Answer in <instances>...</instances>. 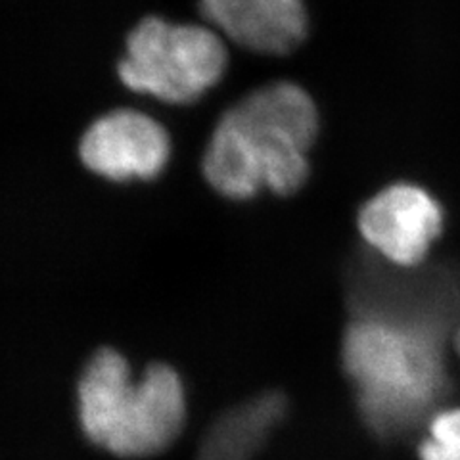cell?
<instances>
[{"label": "cell", "instance_id": "obj_9", "mask_svg": "<svg viewBox=\"0 0 460 460\" xmlns=\"http://www.w3.org/2000/svg\"><path fill=\"white\" fill-rule=\"evenodd\" d=\"M419 455L420 460H460V409L434 416Z\"/></svg>", "mask_w": 460, "mask_h": 460}, {"label": "cell", "instance_id": "obj_7", "mask_svg": "<svg viewBox=\"0 0 460 460\" xmlns=\"http://www.w3.org/2000/svg\"><path fill=\"white\" fill-rule=\"evenodd\" d=\"M208 25L255 54L284 56L307 37L304 0H198Z\"/></svg>", "mask_w": 460, "mask_h": 460}, {"label": "cell", "instance_id": "obj_6", "mask_svg": "<svg viewBox=\"0 0 460 460\" xmlns=\"http://www.w3.org/2000/svg\"><path fill=\"white\" fill-rule=\"evenodd\" d=\"M79 155L84 167L110 181L154 179L171 157V138L150 115L113 110L86 128Z\"/></svg>", "mask_w": 460, "mask_h": 460}, {"label": "cell", "instance_id": "obj_2", "mask_svg": "<svg viewBox=\"0 0 460 460\" xmlns=\"http://www.w3.org/2000/svg\"><path fill=\"white\" fill-rule=\"evenodd\" d=\"M319 131V106L304 86L263 84L221 115L204 152V177L230 199H250L261 190L296 194L307 184Z\"/></svg>", "mask_w": 460, "mask_h": 460}, {"label": "cell", "instance_id": "obj_5", "mask_svg": "<svg viewBox=\"0 0 460 460\" xmlns=\"http://www.w3.org/2000/svg\"><path fill=\"white\" fill-rule=\"evenodd\" d=\"M439 199L414 182H394L368 198L357 215L363 240L385 261L412 269L443 233Z\"/></svg>", "mask_w": 460, "mask_h": 460}, {"label": "cell", "instance_id": "obj_10", "mask_svg": "<svg viewBox=\"0 0 460 460\" xmlns=\"http://www.w3.org/2000/svg\"><path fill=\"white\" fill-rule=\"evenodd\" d=\"M456 349H458V355H460V332L456 336Z\"/></svg>", "mask_w": 460, "mask_h": 460}, {"label": "cell", "instance_id": "obj_3", "mask_svg": "<svg viewBox=\"0 0 460 460\" xmlns=\"http://www.w3.org/2000/svg\"><path fill=\"white\" fill-rule=\"evenodd\" d=\"M79 422L91 443L123 458H144L169 449L186 420V394L179 374L152 365L140 380L125 357L98 351L77 385Z\"/></svg>", "mask_w": 460, "mask_h": 460}, {"label": "cell", "instance_id": "obj_4", "mask_svg": "<svg viewBox=\"0 0 460 460\" xmlns=\"http://www.w3.org/2000/svg\"><path fill=\"white\" fill-rule=\"evenodd\" d=\"M228 66L225 37L209 25L142 20L127 37L119 79L169 104H190L217 84Z\"/></svg>", "mask_w": 460, "mask_h": 460}, {"label": "cell", "instance_id": "obj_8", "mask_svg": "<svg viewBox=\"0 0 460 460\" xmlns=\"http://www.w3.org/2000/svg\"><path fill=\"white\" fill-rule=\"evenodd\" d=\"M282 416V399L263 395L223 414L201 441L196 460H253Z\"/></svg>", "mask_w": 460, "mask_h": 460}, {"label": "cell", "instance_id": "obj_1", "mask_svg": "<svg viewBox=\"0 0 460 460\" xmlns=\"http://www.w3.org/2000/svg\"><path fill=\"white\" fill-rule=\"evenodd\" d=\"M426 301H370L343 340V365L374 429L395 434L422 419L443 392L441 313Z\"/></svg>", "mask_w": 460, "mask_h": 460}]
</instances>
